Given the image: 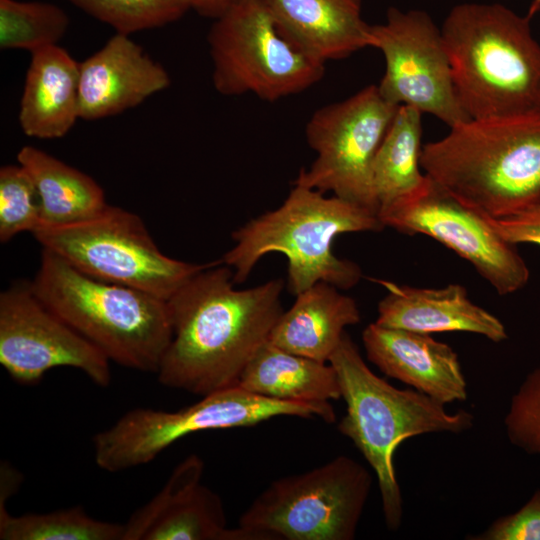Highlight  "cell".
Returning <instances> with one entry per match:
<instances>
[{"mask_svg": "<svg viewBox=\"0 0 540 540\" xmlns=\"http://www.w3.org/2000/svg\"><path fill=\"white\" fill-rule=\"evenodd\" d=\"M117 33L153 29L180 19L191 0H67Z\"/></svg>", "mask_w": 540, "mask_h": 540, "instance_id": "cell-27", "label": "cell"}, {"mask_svg": "<svg viewBox=\"0 0 540 540\" xmlns=\"http://www.w3.org/2000/svg\"><path fill=\"white\" fill-rule=\"evenodd\" d=\"M281 34L326 63L371 47L361 0H264Z\"/></svg>", "mask_w": 540, "mask_h": 540, "instance_id": "cell-19", "label": "cell"}, {"mask_svg": "<svg viewBox=\"0 0 540 540\" xmlns=\"http://www.w3.org/2000/svg\"><path fill=\"white\" fill-rule=\"evenodd\" d=\"M237 385L280 401L310 403L341 398L338 377L330 363L293 354L269 340L249 360Z\"/></svg>", "mask_w": 540, "mask_h": 540, "instance_id": "cell-22", "label": "cell"}, {"mask_svg": "<svg viewBox=\"0 0 540 540\" xmlns=\"http://www.w3.org/2000/svg\"><path fill=\"white\" fill-rule=\"evenodd\" d=\"M371 39L385 59L377 86L387 101L431 114L449 127L470 120L455 93L441 28L425 11L390 8L384 23L371 25Z\"/></svg>", "mask_w": 540, "mask_h": 540, "instance_id": "cell-13", "label": "cell"}, {"mask_svg": "<svg viewBox=\"0 0 540 540\" xmlns=\"http://www.w3.org/2000/svg\"><path fill=\"white\" fill-rule=\"evenodd\" d=\"M110 362L48 309L30 282L20 281L0 294V363L14 381L35 385L49 370L71 367L97 386L107 387Z\"/></svg>", "mask_w": 540, "mask_h": 540, "instance_id": "cell-14", "label": "cell"}, {"mask_svg": "<svg viewBox=\"0 0 540 540\" xmlns=\"http://www.w3.org/2000/svg\"><path fill=\"white\" fill-rule=\"evenodd\" d=\"M398 107L381 95L377 85H370L316 110L305 129L316 158L308 169L300 170L293 184L331 191L378 213L373 163Z\"/></svg>", "mask_w": 540, "mask_h": 540, "instance_id": "cell-11", "label": "cell"}, {"mask_svg": "<svg viewBox=\"0 0 540 540\" xmlns=\"http://www.w3.org/2000/svg\"><path fill=\"white\" fill-rule=\"evenodd\" d=\"M233 271L210 263L168 300L171 341L158 381L204 396L235 386L283 313V281L234 288Z\"/></svg>", "mask_w": 540, "mask_h": 540, "instance_id": "cell-1", "label": "cell"}, {"mask_svg": "<svg viewBox=\"0 0 540 540\" xmlns=\"http://www.w3.org/2000/svg\"><path fill=\"white\" fill-rule=\"evenodd\" d=\"M361 320L356 301L339 288L317 282L296 295L269 336L279 348L320 362H328L350 325Z\"/></svg>", "mask_w": 540, "mask_h": 540, "instance_id": "cell-21", "label": "cell"}, {"mask_svg": "<svg viewBox=\"0 0 540 540\" xmlns=\"http://www.w3.org/2000/svg\"><path fill=\"white\" fill-rule=\"evenodd\" d=\"M328 363L336 371L346 414L339 432L349 438L374 470L386 526L399 529L403 500L393 457L410 437L427 433H462L473 426L465 410L449 414L445 405L417 390L398 389L375 375L345 332Z\"/></svg>", "mask_w": 540, "mask_h": 540, "instance_id": "cell-5", "label": "cell"}, {"mask_svg": "<svg viewBox=\"0 0 540 540\" xmlns=\"http://www.w3.org/2000/svg\"><path fill=\"white\" fill-rule=\"evenodd\" d=\"M17 161L36 187L41 205L40 226L86 220L107 206L104 192L94 179L48 153L24 146Z\"/></svg>", "mask_w": 540, "mask_h": 540, "instance_id": "cell-23", "label": "cell"}, {"mask_svg": "<svg viewBox=\"0 0 540 540\" xmlns=\"http://www.w3.org/2000/svg\"><path fill=\"white\" fill-rule=\"evenodd\" d=\"M30 285L48 309L110 361L158 371L172 337L166 300L90 277L46 249Z\"/></svg>", "mask_w": 540, "mask_h": 540, "instance_id": "cell-6", "label": "cell"}, {"mask_svg": "<svg viewBox=\"0 0 540 540\" xmlns=\"http://www.w3.org/2000/svg\"><path fill=\"white\" fill-rule=\"evenodd\" d=\"M372 476L340 455L307 472L273 481L239 519L264 540H352Z\"/></svg>", "mask_w": 540, "mask_h": 540, "instance_id": "cell-10", "label": "cell"}, {"mask_svg": "<svg viewBox=\"0 0 540 540\" xmlns=\"http://www.w3.org/2000/svg\"><path fill=\"white\" fill-rule=\"evenodd\" d=\"M69 26L60 7L47 2L0 0V47L31 53L57 45Z\"/></svg>", "mask_w": 540, "mask_h": 540, "instance_id": "cell-26", "label": "cell"}, {"mask_svg": "<svg viewBox=\"0 0 540 540\" xmlns=\"http://www.w3.org/2000/svg\"><path fill=\"white\" fill-rule=\"evenodd\" d=\"M41 205L36 187L20 165L0 169V241L19 233H33L41 225Z\"/></svg>", "mask_w": 540, "mask_h": 540, "instance_id": "cell-28", "label": "cell"}, {"mask_svg": "<svg viewBox=\"0 0 540 540\" xmlns=\"http://www.w3.org/2000/svg\"><path fill=\"white\" fill-rule=\"evenodd\" d=\"M378 215L385 227L427 235L453 250L499 295L512 294L528 283L530 272L516 245L503 239L486 216L429 177L417 192L381 208Z\"/></svg>", "mask_w": 540, "mask_h": 540, "instance_id": "cell-12", "label": "cell"}, {"mask_svg": "<svg viewBox=\"0 0 540 540\" xmlns=\"http://www.w3.org/2000/svg\"><path fill=\"white\" fill-rule=\"evenodd\" d=\"M504 424L511 444L527 454L540 455V364L512 396Z\"/></svg>", "mask_w": 540, "mask_h": 540, "instance_id": "cell-29", "label": "cell"}, {"mask_svg": "<svg viewBox=\"0 0 540 540\" xmlns=\"http://www.w3.org/2000/svg\"><path fill=\"white\" fill-rule=\"evenodd\" d=\"M237 0H191V8L213 20L222 15Z\"/></svg>", "mask_w": 540, "mask_h": 540, "instance_id": "cell-33", "label": "cell"}, {"mask_svg": "<svg viewBox=\"0 0 540 540\" xmlns=\"http://www.w3.org/2000/svg\"><path fill=\"white\" fill-rule=\"evenodd\" d=\"M487 219L506 241L515 245L532 243L540 247V196L507 216Z\"/></svg>", "mask_w": 540, "mask_h": 540, "instance_id": "cell-31", "label": "cell"}, {"mask_svg": "<svg viewBox=\"0 0 540 540\" xmlns=\"http://www.w3.org/2000/svg\"><path fill=\"white\" fill-rule=\"evenodd\" d=\"M207 40L213 86L222 95L277 101L307 90L325 73V63L281 34L264 0H237L214 19Z\"/></svg>", "mask_w": 540, "mask_h": 540, "instance_id": "cell-9", "label": "cell"}, {"mask_svg": "<svg viewBox=\"0 0 540 540\" xmlns=\"http://www.w3.org/2000/svg\"><path fill=\"white\" fill-rule=\"evenodd\" d=\"M441 33L457 99L470 119L540 112V44L528 17L498 3H461Z\"/></svg>", "mask_w": 540, "mask_h": 540, "instance_id": "cell-2", "label": "cell"}, {"mask_svg": "<svg viewBox=\"0 0 540 540\" xmlns=\"http://www.w3.org/2000/svg\"><path fill=\"white\" fill-rule=\"evenodd\" d=\"M124 524L98 520L82 506L11 515L0 507L1 540H123Z\"/></svg>", "mask_w": 540, "mask_h": 540, "instance_id": "cell-25", "label": "cell"}, {"mask_svg": "<svg viewBox=\"0 0 540 540\" xmlns=\"http://www.w3.org/2000/svg\"><path fill=\"white\" fill-rule=\"evenodd\" d=\"M424 174L490 218L540 196V112L470 119L422 147Z\"/></svg>", "mask_w": 540, "mask_h": 540, "instance_id": "cell-4", "label": "cell"}, {"mask_svg": "<svg viewBox=\"0 0 540 540\" xmlns=\"http://www.w3.org/2000/svg\"><path fill=\"white\" fill-rule=\"evenodd\" d=\"M21 481L19 471L10 463L5 461L1 464L0 507H5L7 499L13 495L15 490H18Z\"/></svg>", "mask_w": 540, "mask_h": 540, "instance_id": "cell-32", "label": "cell"}, {"mask_svg": "<svg viewBox=\"0 0 540 540\" xmlns=\"http://www.w3.org/2000/svg\"><path fill=\"white\" fill-rule=\"evenodd\" d=\"M177 411L135 408L93 437L97 466L120 472L153 461L174 442L196 432L254 426L278 416L336 420L329 401L288 402L267 398L238 385L202 396Z\"/></svg>", "mask_w": 540, "mask_h": 540, "instance_id": "cell-7", "label": "cell"}, {"mask_svg": "<svg viewBox=\"0 0 540 540\" xmlns=\"http://www.w3.org/2000/svg\"><path fill=\"white\" fill-rule=\"evenodd\" d=\"M31 54L20 101V127L30 137L61 138L80 118L79 63L58 45Z\"/></svg>", "mask_w": 540, "mask_h": 540, "instance_id": "cell-20", "label": "cell"}, {"mask_svg": "<svg viewBox=\"0 0 540 540\" xmlns=\"http://www.w3.org/2000/svg\"><path fill=\"white\" fill-rule=\"evenodd\" d=\"M385 226L376 211L333 195L294 185L284 202L232 233L234 246L223 263L235 283L244 282L258 261L272 252L288 260V286L298 295L317 282L350 289L361 279L360 267L337 257L334 239L343 233L380 231Z\"/></svg>", "mask_w": 540, "mask_h": 540, "instance_id": "cell-3", "label": "cell"}, {"mask_svg": "<svg viewBox=\"0 0 540 540\" xmlns=\"http://www.w3.org/2000/svg\"><path fill=\"white\" fill-rule=\"evenodd\" d=\"M204 462L192 454L164 486L124 523L123 540H261L241 527L227 528L221 497L201 482Z\"/></svg>", "mask_w": 540, "mask_h": 540, "instance_id": "cell-15", "label": "cell"}, {"mask_svg": "<svg viewBox=\"0 0 540 540\" xmlns=\"http://www.w3.org/2000/svg\"><path fill=\"white\" fill-rule=\"evenodd\" d=\"M32 234L43 249L78 271L166 301L210 264L185 262L165 255L138 215L108 204L86 220L42 225Z\"/></svg>", "mask_w": 540, "mask_h": 540, "instance_id": "cell-8", "label": "cell"}, {"mask_svg": "<svg viewBox=\"0 0 540 540\" xmlns=\"http://www.w3.org/2000/svg\"><path fill=\"white\" fill-rule=\"evenodd\" d=\"M387 290L378 304L376 323L421 333L470 332L499 343L507 338L504 324L474 304L459 284L416 288L379 281Z\"/></svg>", "mask_w": 540, "mask_h": 540, "instance_id": "cell-18", "label": "cell"}, {"mask_svg": "<svg viewBox=\"0 0 540 540\" xmlns=\"http://www.w3.org/2000/svg\"><path fill=\"white\" fill-rule=\"evenodd\" d=\"M421 114L414 107L400 105L377 151L372 181L379 210L417 192L427 182L420 171Z\"/></svg>", "mask_w": 540, "mask_h": 540, "instance_id": "cell-24", "label": "cell"}, {"mask_svg": "<svg viewBox=\"0 0 540 540\" xmlns=\"http://www.w3.org/2000/svg\"><path fill=\"white\" fill-rule=\"evenodd\" d=\"M476 540H540V490L516 512L495 520Z\"/></svg>", "mask_w": 540, "mask_h": 540, "instance_id": "cell-30", "label": "cell"}, {"mask_svg": "<svg viewBox=\"0 0 540 540\" xmlns=\"http://www.w3.org/2000/svg\"><path fill=\"white\" fill-rule=\"evenodd\" d=\"M170 77L129 35L116 33L79 63V117L119 114L166 89Z\"/></svg>", "mask_w": 540, "mask_h": 540, "instance_id": "cell-16", "label": "cell"}, {"mask_svg": "<svg viewBox=\"0 0 540 540\" xmlns=\"http://www.w3.org/2000/svg\"><path fill=\"white\" fill-rule=\"evenodd\" d=\"M368 360L386 376L412 386L446 405L467 398V383L457 353L430 334L386 327L376 322L362 333Z\"/></svg>", "mask_w": 540, "mask_h": 540, "instance_id": "cell-17", "label": "cell"}]
</instances>
